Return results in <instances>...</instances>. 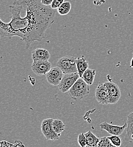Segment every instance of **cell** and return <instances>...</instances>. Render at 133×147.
<instances>
[{
  "label": "cell",
  "mask_w": 133,
  "mask_h": 147,
  "mask_svg": "<svg viewBox=\"0 0 133 147\" xmlns=\"http://www.w3.org/2000/svg\"><path fill=\"white\" fill-rule=\"evenodd\" d=\"M58 67L64 74L78 73L76 58L72 56H65L59 58L57 63Z\"/></svg>",
  "instance_id": "cell-3"
},
{
  "label": "cell",
  "mask_w": 133,
  "mask_h": 147,
  "mask_svg": "<svg viewBox=\"0 0 133 147\" xmlns=\"http://www.w3.org/2000/svg\"><path fill=\"white\" fill-rule=\"evenodd\" d=\"M52 126L54 131L59 135H61V134L65 129V123L59 119H53L52 122Z\"/></svg>",
  "instance_id": "cell-15"
},
{
  "label": "cell",
  "mask_w": 133,
  "mask_h": 147,
  "mask_svg": "<svg viewBox=\"0 0 133 147\" xmlns=\"http://www.w3.org/2000/svg\"><path fill=\"white\" fill-rule=\"evenodd\" d=\"M68 92L73 100L80 101L88 96L90 87L82 78H79Z\"/></svg>",
  "instance_id": "cell-2"
},
{
  "label": "cell",
  "mask_w": 133,
  "mask_h": 147,
  "mask_svg": "<svg viewBox=\"0 0 133 147\" xmlns=\"http://www.w3.org/2000/svg\"><path fill=\"white\" fill-rule=\"evenodd\" d=\"M53 119L47 118L43 121L41 125V130L44 137L49 140H57L60 138V135L57 134L53 129L52 122Z\"/></svg>",
  "instance_id": "cell-4"
},
{
  "label": "cell",
  "mask_w": 133,
  "mask_h": 147,
  "mask_svg": "<svg viewBox=\"0 0 133 147\" xmlns=\"http://www.w3.org/2000/svg\"></svg>",
  "instance_id": "cell-27"
},
{
  "label": "cell",
  "mask_w": 133,
  "mask_h": 147,
  "mask_svg": "<svg viewBox=\"0 0 133 147\" xmlns=\"http://www.w3.org/2000/svg\"><path fill=\"white\" fill-rule=\"evenodd\" d=\"M39 1H41V0H39Z\"/></svg>",
  "instance_id": "cell-25"
},
{
  "label": "cell",
  "mask_w": 133,
  "mask_h": 147,
  "mask_svg": "<svg viewBox=\"0 0 133 147\" xmlns=\"http://www.w3.org/2000/svg\"><path fill=\"white\" fill-rule=\"evenodd\" d=\"M78 142L80 147H87L86 138L84 133H81L78 135Z\"/></svg>",
  "instance_id": "cell-20"
},
{
  "label": "cell",
  "mask_w": 133,
  "mask_h": 147,
  "mask_svg": "<svg viewBox=\"0 0 133 147\" xmlns=\"http://www.w3.org/2000/svg\"><path fill=\"white\" fill-rule=\"evenodd\" d=\"M64 2L65 0H53L52 3L51 5V7L54 10L57 9Z\"/></svg>",
  "instance_id": "cell-21"
},
{
  "label": "cell",
  "mask_w": 133,
  "mask_h": 147,
  "mask_svg": "<svg viewBox=\"0 0 133 147\" xmlns=\"http://www.w3.org/2000/svg\"><path fill=\"white\" fill-rule=\"evenodd\" d=\"M130 67L131 68H133V57L131 60V62H130Z\"/></svg>",
  "instance_id": "cell-24"
},
{
  "label": "cell",
  "mask_w": 133,
  "mask_h": 147,
  "mask_svg": "<svg viewBox=\"0 0 133 147\" xmlns=\"http://www.w3.org/2000/svg\"><path fill=\"white\" fill-rule=\"evenodd\" d=\"M108 139L110 140L112 144L115 147H120L122 144L121 139L119 138V136L117 135H112L111 136L108 137Z\"/></svg>",
  "instance_id": "cell-19"
},
{
  "label": "cell",
  "mask_w": 133,
  "mask_h": 147,
  "mask_svg": "<svg viewBox=\"0 0 133 147\" xmlns=\"http://www.w3.org/2000/svg\"></svg>",
  "instance_id": "cell-26"
},
{
  "label": "cell",
  "mask_w": 133,
  "mask_h": 147,
  "mask_svg": "<svg viewBox=\"0 0 133 147\" xmlns=\"http://www.w3.org/2000/svg\"><path fill=\"white\" fill-rule=\"evenodd\" d=\"M96 71L95 70L88 69L83 74L82 76V79L89 86H91L93 84L95 79Z\"/></svg>",
  "instance_id": "cell-14"
},
{
  "label": "cell",
  "mask_w": 133,
  "mask_h": 147,
  "mask_svg": "<svg viewBox=\"0 0 133 147\" xmlns=\"http://www.w3.org/2000/svg\"><path fill=\"white\" fill-rule=\"evenodd\" d=\"M86 138L87 144L88 147H97L100 138L96 136L91 131L84 133Z\"/></svg>",
  "instance_id": "cell-13"
},
{
  "label": "cell",
  "mask_w": 133,
  "mask_h": 147,
  "mask_svg": "<svg viewBox=\"0 0 133 147\" xmlns=\"http://www.w3.org/2000/svg\"><path fill=\"white\" fill-rule=\"evenodd\" d=\"M41 3L47 6H51L53 0H41Z\"/></svg>",
  "instance_id": "cell-22"
},
{
  "label": "cell",
  "mask_w": 133,
  "mask_h": 147,
  "mask_svg": "<svg viewBox=\"0 0 133 147\" xmlns=\"http://www.w3.org/2000/svg\"><path fill=\"white\" fill-rule=\"evenodd\" d=\"M109 95V104H115L121 97V92L120 88L115 83L112 82H105Z\"/></svg>",
  "instance_id": "cell-9"
},
{
  "label": "cell",
  "mask_w": 133,
  "mask_h": 147,
  "mask_svg": "<svg viewBox=\"0 0 133 147\" xmlns=\"http://www.w3.org/2000/svg\"><path fill=\"white\" fill-rule=\"evenodd\" d=\"M95 98L101 104H109V95L105 83H99L95 91Z\"/></svg>",
  "instance_id": "cell-7"
},
{
  "label": "cell",
  "mask_w": 133,
  "mask_h": 147,
  "mask_svg": "<svg viewBox=\"0 0 133 147\" xmlns=\"http://www.w3.org/2000/svg\"><path fill=\"white\" fill-rule=\"evenodd\" d=\"M126 123L128 126L126 128V135L125 139L130 137L133 134V112L128 115Z\"/></svg>",
  "instance_id": "cell-17"
},
{
  "label": "cell",
  "mask_w": 133,
  "mask_h": 147,
  "mask_svg": "<svg viewBox=\"0 0 133 147\" xmlns=\"http://www.w3.org/2000/svg\"><path fill=\"white\" fill-rule=\"evenodd\" d=\"M31 57L33 60L48 61L51 55L48 50L44 48H37L32 52Z\"/></svg>",
  "instance_id": "cell-11"
},
{
  "label": "cell",
  "mask_w": 133,
  "mask_h": 147,
  "mask_svg": "<svg viewBox=\"0 0 133 147\" xmlns=\"http://www.w3.org/2000/svg\"><path fill=\"white\" fill-rule=\"evenodd\" d=\"M11 21L0 20L1 37H19L28 49L35 41H41L55 22V10L39 0H15L9 6Z\"/></svg>",
  "instance_id": "cell-1"
},
{
  "label": "cell",
  "mask_w": 133,
  "mask_h": 147,
  "mask_svg": "<svg viewBox=\"0 0 133 147\" xmlns=\"http://www.w3.org/2000/svg\"><path fill=\"white\" fill-rule=\"evenodd\" d=\"M76 65L78 73L80 78H82L84 73L88 69V62L86 60L84 57L82 55L76 58Z\"/></svg>",
  "instance_id": "cell-12"
},
{
  "label": "cell",
  "mask_w": 133,
  "mask_h": 147,
  "mask_svg": "<svg viewBox=\"0 0 133 147\" xmlns=\"http://www.w3.org/2000/svg\"><path fill=\"white\" fill-rule=\"evenodd\" d=\"M79 78L78 73L64 74L60 84L58 86L59 91L62 93L69 92Z\"/></svg>",
  "instance_id": "cell-5"
},
{
  "label": "cell",
  "mask_w": 133,
  "mask_h": 147,
  "mask_svg": "<svg viewBox=\"0 0 133 147\" xmlns=\"http://www.w3.org/2000/svg\"><path fill=\"white\" fill-rule=\"evenodd\" d=\"M126 141L129 142H133V134H132L130 137L125 139Z\"/></svg>",
  "instance_id": "cell-23"
},
{
  "label": "cell",
  "mask_w": 133,
  "mask_h": 147,
  "mask_svg": "<svg viewBox=\"0 0 133 147\" xmlns=\"http://www.w3.org/2000/svg\"><path fill=\"white\" fill-rule=\"evenodd\" d=\"M114 147L108 137L100 138L97 147Z\"/></svg>",
  "instance_id": "cell-18"
},
{
  "label": "cell",
  "mask_w": 133,
  "mask_h": 147,
  "mask_svg": "<svg viewBox=\"0 0 133 147\" xmlns=\"http://www.w3.org/2000/svg\"><path fill=\"white\" fill-rule=\"evenodd\" d=\"M72 8V4L70 2H64L58 9L57 11L60 16H65L69 13Z\"/></svg>",
  "instance_id": "cell-16"
},
{
  "label": "cell",
  "mask_w": 133,
  "mask_h": 147,
  "mask_svg": "<svg viewBox=\"0 0 133 147\" xmlns=\"http://www.w3.org/2000/svg\"><path fill=\"white\" fill-rule=\"evenodd\" d=\"M52 68V63L48 61L33 60L31 65L32 70L38 76L46 75Z\"/></svg>",
  "instance_id": "cell-6"
},
{
  "label": "cell",
  "mask_w": 133,
  "mask_h": 147,
  "mask_svg": "<svg viewBox=\"0 0 133 147\" xmlns=\"http://www.w3.org/2000/svg\"><path fill=\"white\" fill-rule=\"evenodd\" d=\"M127 123H125L123 126H117L108 123L107 122H103L100 124V127L101 130L106 131L108 133L112 135L119 136L124 132L127 128Z\"/></svg>",
  "instance_id": "cell-10"
},
{
  "label": "cell",
  "mask_w": 133,
  "mask_h": 147,
  "mask_svg": "<svg viewBox=\"0 0 133 147\" xmlns=\"http://www.w3.org/2000/svg\"><path fill=\"white\" fill-rule=\"evenodd\" d=\"M64 75V74L58 67H52L50 71L46 74V79L49 84L58 86Z\"/></svg>",
  "instance_id": "cell-8"
}]
</instances>
